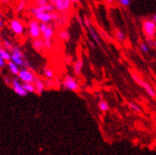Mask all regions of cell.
Listing matches in <instances>:
<instances>
[{
    "instance_id": "cell-22",
    "label": "cell",
    "mask_w": 156,
    "mask_h": 155,
    "mask_svg": "<svg viewBox=\"0 0 156 155\" xmlns=\"http://www.w3.org/2000/svg\"><path fill=\"white\" fill-rule=\"evenodd\" d=\"M114 35H115V39L119 42H124L126 40V34H125V33L121 30H116Z\"/></svg>"
},
{
    "instance_id": "cell-24",
    "label": "cell",
    "mask_w": 156,
    "mask_h": 155,
    "mask_svg": "<svg viewBox=\"0 0 156 155\" xmlns=\"http://www.w3.org/2000/svg\"><path fill=\"white\" fill-rule=\"evenodd\" d=\"M11 53L12 55H15L17 57H21V58H24V53L21 51V49L18 47V46H13V48L11 51Z\"/></svg>"
},
{
    "instance_id": "cell-21",
    "label": "cell",
    "mask_w": 156,
    "mask_h": 155,
    "mask_svg": "<svg viewBox=\"0 0 156 155\" xmlns=\"http://www.w3.org/2000/svg\"><path fill=\"white\" fill-rule=\"evenodd\" d=\"M58 37L62 41L67 42V41L69 40V38H71V34H69V33L68 32L67 30H61L60 32L58 33Z\"/></svg>"
},
{
    "instance_id": "cell-33",
    "label": "cell",
    "mask_w": 156,
    "mask_h": 155,
    "mask_svg": "<svg viewBox=\"0 0 156 155\" xmlns=\"http://www.w3.org/2000/svg\"><path fill=\"white\" fill-rule=\"evenodd\" d=\"M117 2H118L121 6L123 7H129L130 5V0H117Z\"/></svg>"
},
{
    "instance_id": "cell-17",
    "label": "cell",
    "mask_w": 156,
    "mask_h": 155,
    "mask_svg": "<svg viewBox=\"0 0 156 155\" xmlns=\"http://www.w3.org/2000/svg\"><path fill=\"white\" fill-rule=\"evenodd\" d=\"M7 66H8V69H9V71H10L12 74H14V75H18L19 72H20L19 66H17L15 63H13L12 61L7 62Z\"/></svg>"
},
{
    "instance_id": "cell-31",
    "label": "cell",
    "mask_w": 156,
    "mask_h": 155,
    "mask_svg": "<svg viewBox=\"0 0 156 155\" xmlns=\"http://www.w3.org/2000/svg\"><path fill=\"white\" fill-rule=\"evenodd\" d=\"M45 84H46V86H47V87H49L50 89L55 88V86H56V82L54 83L52 79H47V81H46Z\"/></svg>"
},
{
    "instance_id": "cell-27",
    "label": "cell",
    "mask_w": 156,
    "mask_h": 155,
    "mask_svg": "<svg viewBox=\"0 0 156 155\" xmlns=\"http://www.w3.org/2000/svg\"><path fill=\"white\" fill-rule=\"evenodd\" d=\"M98 107H99V110L101 111H103V112H106L108 111V108H110V106H108V104L104 101V100H100L99 103H98Z\"/></svg>"
},
{
    "instance_id": "cell-42",
    "label": "cell",
    "mask_w": 156,
    "mask_h": 155,
    "mask_svg": "<svg viewBox=\"0 0 156 155\" xmlns=\"http://www.w3.org/2000/svg\"><path fill=\"white\" fill-rule=\"evenodd\" d=\"M72 3H79L80 2V0H69Z\"/></svg>"
},
{
    "instance_id": "cell-36",
    "label": "cell",
    "mask_w": 156,
    "mask_h": 155,
    "mask_svg": "<svg viewBox=\"0 0 156 155\" xmlns=\"http://www.w3.org/2000/svg\"><path fill=\"white\" fill-rule=\"evenodd\" d=\"M4 82H5L6 85H8V86H11L12 80H11L8 76H4Z\"/></svg>"
},
{
    "instance_id": "cell-41",
    "label": "cell",
    "mask_w": 156,
    "mask_h": 155,
    "mask_svg": "<svg viewBox=\"0 0 156 155\" xmlns=\"http://www.w3.org/2000/svg\"><path fill=\"white\" fill-rule=\"evenodd\" d=\"M151 20L155 23V24H156V12L152 15V18H151Z\"/></svg>"
},
{
    "instance_id": "cell-8",
    "label": "cell",
    "mask_w": 156,
    "mask_h": 155,
    "mask_svg": "<svg viewBox=\"0 0 156 155\" xmlns=\"http://www.w3.org/2000/svg\"><path fill=\"white\" fill-rule=\"evenodd\" d=\"M30 12L33 15L37 14V13H41V12H55V7L51 2L47 5L44 6H34L30 8Z\"/></svg>"
},
{
    "instance_id": "cell-3",
    "label": "cell",
    "mask_w": 156,
    "mask_h": 155,
    "mask_svg": "<svg viewBox=\"0 0 156 155\" xmlns=\"http://www.w3.org/2000/svg\"><path fill=\"white\" fill-rule=\"evenodd\" d=\"M143 33L146 35L147 38H153L156 35V24L151 19H146L143 21L142 24Z\"/></svg>"
},
{
    "instance_id": "cell-43",
    "label": "cell",
    "mask_w": 156,
    "mask_h": 155,
    "mask_svg": "<svg viewBox=\"0 0 156 155\" xmlns=\"http://www.w3.org/2000/svg\"><path fill=\"white\" fill-rule=\"evenodd\" d=\"M3 27V21H2V19L0 20V28H2Z\"/></svg>"
},
{
    "instance_id": "cell-30",
    "label": "cell",
    "mask_w": 156,
    "mask_h": 155,
    "mask_svg": "<svg viewBox=\"0 0 156 155\" xmlns=\"http://www.w3.org/2000/svg\"><path fill=\"white\" fill-rule=\"evenodd\" d=\"M51 0H34V4L35 6H44L51 3Z\"/></svg>"
},
{
    "instance_id": "cell-9",
    "label": "cell",
    "mask_w": 156,
    "mask_h": 155,
    "mask_svg": "<svg viewBox=\"0 0 156 155\" xmlns=\"http://www.w3.org/2000/svg\"><path fill=\"white\" fill-rule=\"evenodd\" d=\"M55 7V11L59 13H66L68 11L71 10L72 2L69 0H57L56 2L52 3Z\"/></svg>"
},
{
    "instance_id": "cell-44",
    "label": "cell",
    "mask_w": 156,
    "mask_h": 155,
    "mask_svg": "<svg viewBox=\"0 0 156 155\" xmlns=\"http://www.w3.org/2000/svg\"><path fill=\"white\" fill-rule=\"evenodd\" d=\"M153 46H154V48H156V39L154 40V44H153Z\"/></svg>"
},
{
    "instance_id": "cell-1",
    "label": "cell",
    "mask_w": 156,
    "mask_h": 155,
    "mask_svg": "<svg viewBox=\"0 0 156 155\" xmlns=\"http://www.w3.org/2000/svg\"><path fill=\"white\" fill-rule=\"evenodd\" d=\"M42 37L45 42L46 50H51L52 46V37L54 34V29L50 24H45V23H40Z\"/></svg>"
},
{
    "instance_id": "cell-5",
    "label": "cell",
    "mask_w": 156,
    "mask_h": 155,
    "mask_svg": "<svg viewBox=\"0 0 156 155\" xmlns=\"http://www.w3.org/2000/svg\"><path fill=\"white\" fill-rule=\"evenodd\" d=\"M131 77H132V79L134 80L135 83H137L139 86H141L145 90V91L147 93V95H150L151 98H155L156 97V92H155V90L152 89V87L151 86L149 83L144 81L143 79H141L139 76H137L134 73H131Z\"/></svg>"
},
{
    "instance_id": "cell-13",
    "label": "cell",
    "mask_w": 156,
    "mask_h": 155,
    "mask_svg": "<svg viewBox=\"0 0 156 155\" xmlns=\"http://www.w3.org/2000/svg\"><path fill=\"white\" fill-rule=\"evenodd\" d=\"M33 48L37 52H42L46 49L45 42L43 40V38H38V39L34 40V42H33Z\"/></svg>"
},
{
    "instance_id": "cell-45",
    "label": "cell",
    "mask_w": 156,
    "mask_h": 155,
    "mask_svg": "<svg viewBox=\"0 0 156 155\" xmlns=\"http://www.w3.org/2000/svg\"><path fill=\"white\" fill-rule=\"evenodd\" d=\"M56 1H57V0H51V3H54V2H56Z\"/></svg>"
},
{
    "instance_id": "cell-20",
    "label": "cell",
    "mask_w": 156,
    "mask_h": 155,
    "mask_svg": "<svg viewBox=\"0 0 156 155\" xmlns=\"http://www.w3.org/2000/svg\"><path fill=\"white\" fill-rule=\"evenodd\" d=\"M0 58H3L7 62L11 61L12 60V53H11V51H7V50L3 49L1 47V48H0Z\"/></svg>"
},
{
    "instance_id": "cell-40",
    "label": "cell",
    "mask_w": 156,
    "mask_h": 155,
    "mask_svg": "<svg viewBox=\"0 0 156 155\" xmlns=\"http://www.w3.org/2000/svg\"><path fill=\"white\" fill-rule=\"evenodd\" d=\"M105 1H106L108 4H110V5H111V4H113V3L116 1V0H105Z\"/></svg>"
},
{
    "instance_id": "cell-32",
    "label": "cell",
    "mask_w": 156,
    "mask_h": 155,
    "mask_svg": "<svg viewBox=\"0 0 156 155\" xmlns=\"http://www.w3.org/2000/svg\"><path fill=\"white\" fill-rule=\"evenodd\" d=\"M84 24H85V27H86V29H88L89 27H90L91 26V23H90V18H89V16L87 14L86 15H84Z\"/></svg>"
},
{
    "instance_id": "cell-25",
    "label": "cell",
    "mask_w": 156,
    "mask_h": 155,
    "mask_svg": "<svg viewBox=\"0 0 156 155\" xmlns=\"http://www.w3.org/2000/svg\"><path fill=\"white\" fill-rule=\"evenodd\" d=\"M43 72H44V75H45V77L47 79H53L54 78V72H53V71L51 68L45 67Z\"/></svg>"
},
{
    "instance_id": "cell-10",
    "label": "cell",
    "mask_w": 156,
    "mask_h": 155,
    "mask_svg": "<svg viewBox=\"0 0 156 155\" xmlns=\"http://www.w3.org/2000/svg\"><path fill=\"white\" fill-rule=\"evenodd\" d=\"M12 88L14 90L15 93H16L17 95H19V96H21V97H25L28 94V92L26 91L24 87H23V83H21V81L19 80L18 77L12 79Z\"/></svg>"
},
{
    "instance_id": "cell-38",
    "label": "cell",
    "mask_w": 156,
    "mask_h": 155,
    "mask_svg": "<svg viewBox=\"0 0 156 155\" xmlns=\"http://www.w3.org/2000/svg\"><path fill=\"white\" fill-rule=\"evenodd\" d=\"M89 44H90V46L92 49L95 48V42L94 41H89Z\"/></svg>"
},
{
    "instance_id": "cell-37",
    "label": "cell",
    "mask_w": 156,
    "mask_h": 155,
    "mask_svg": "<svg viewBox=\"0 0 156 155\" xmlns=\"http://www.w3.org/2000/svg\"><path fill=\"white\" fill-rule=\"evenodd\" d=\"M6 60H4L3 58H0V67H1V68H4L7 64H6Z\"/></svg>"
},
{
    "instance_id": "cell-6",
    "label": "cell",
    "mask_w": 156,
    "mask_h": 155,
    "mask_svg": "<svg viewBox=\"0 0 156 155\" xmlns=\"http://www.w3.org/2000/svg\"><path fill=\"white\" fill-rule=\"evenodd\" d=\"M17 77L19 78V80L23 83H34L36 76L32 72V69H21Z\"/></svg>"
},
{
    "instance_id": "cell-39",
    "label": "cell",
    "mask_w": 156,
    "mask_h": 155,
    "mask_svg": "<svg viewBox=\"0 0 156 155\" xmlns=\"http://www.w3.org/2000/svg\"><path fill=\"white\" fill-rule=\"evenodd\" d=\"M0 2H1V4H8L11 2V0H0Z\"/></svg>"
},
{
    "instance_id": "cell-11",
    "label": "cell",
    "mask_w": 156,
    "mask_h": 155,
    "mask_svg": "<svg viewBox=\"0 0 156 155\" xmlns=\"http://www.w3.org/2000/svg\"><path fill=\"white\" fill-rule=\"evenodd\" d=\"M34 19L39 21L40 23H45V24H50L52 21V15L51 12H41V13H37L34 15Z\"/></svg>"
},
{
    "instance_id": "cell-14",
    "label": "cell",
    "mask_w": 156,
    "mask_h": 155,
    "mask_svg": "<svg viewBox=\"0 0 156 155\" xmlns=\"http://www.w3.org/2000/svg\"><path fill=\"white\" fill-rule=\"evenodd\" d=\"M83 66H84V62L82 59H77L73 63V72L76 75H80L82 73Z\"/></svg>"
},
{
    "instance_id": "cell-7",
    "label": "cell",
    "mask_w": 156,
    "mask_h": 155,
    "mask_svg": "<svg viewBox=\"0 0 156 155\" xmlns=\"http://www.w3.org/2000/svg\"><path fill=\"white\" fill-rule=\"evenodd\" d=\"M10 29L15 35H22L25 32V27L19 19H12L10 21Z\"/></svg>"
},
{
    "instance_id": "cell-16",
    "label": "cell",
    "mask_w": 156,
    "mask_h": 155,
    "mask_svg": "<svg viewBox=\"0 0 156 155\" xmlns=\"http://www.w3.org/2000/svg\"><path fill=\"white\" fill-rule=\"evenodd\" d=\"M55 23H56V26H58V27L66 26L69 23V15L67 14V12L66 13H60L59 19Z\"/></svg>"
},
{
    "instance_id": "cell-28",
    "label": "cell",
    "mask_w": 156,
    "mask_h": 155,
    "mask_svg": "<svg viewBox=\"0 0 156 155\" xmlns=\"http://www.w3.org/2000/svg\"><path fill=\"white\" fill-rule=\"evenodd\" d=\"M129 107H130V110H132V111H135V112H141V111H142V108L140 107L137 104L132 103V102H129Z\"/></svg>"
},
{
    "instance_id": "cell-19",
    "label": "cell",
    "mask_w": 156,
    "mask_h": 155,
    "mask_svg": "<svg viewBox=\"0 0 156 155\" xmlns=\"http://www.w3.org/2000/svg\"><path fill=\"white\" fill-rule=\"evenodd\" d=\"M2 48L7 51H12V50L13 48L12 42L10 39H8L7 37L2 36Z\"/></svg>"
},
{
    "instance_id": "cell-26",
    "label": "cell",
    "mask_w": 156,
    "mask_h": 155,
    "mask_svg": "<svg viewBox=\"0 0 156 155\" xmlns=\"http://www.w3.org/2000/svg\"><path fill=\"white\" fill-rule=\"evenodd\" d=\"M23 87L26 90L28 93H32V92H35V87L34 83H23Z\"/></svg>"
},
{
    "instance_id": "cell-15",
    "label": "cell",
    "mask_w": 156,
    "mask_h": 155,
    "mask_svg": "<svg viewBox=\"0 0 156 155\" xmlns=\"http://www.w3.org/2000/svg\"><path fill=\"white\" fill-rule=\"evenodd\" d=\"M88 32H89V33H90V37H91L92 41H94L98 46H100V45H101V41H100L99 35L97 34L96 30H95L94 29H93L92 26H90V27L88 28Z\"/></svg>"
},
{
    "instance_id": "cell-23",
    "label": "cell",
    "mask_w": 156,
    "mask_h": 155,
    "mask_svg": "<svg viewBox=\"0 0 156 155\" xmlns=\"http://www.w3.org/2000/svg\"><path fill=\"white\" fill-rule=\"evenodd\" d=\"M25 58H21V57H17V56H15V55H12V60L13 63H15L17 66L19 67H24V64H25Z\"/></svg>"
},
{
    "instance_id": "cell-34",
    "label": "cell",
    "mask_w": 156,
    "mask_h": 155,
    "mask_svg": "<svg viewBox=\"0 0 156 155\" xmlns=\"http://www.w3.org/2000/svg\"><path fill=\"white\" fill-rule=\"evenodd\" d=\"M76 20H77V22L80 24V26H81L82 29H85V28H86V27H85V24H84V18H82L79 14H77V15H76Z\"/></svg>"
},
{
    "instance_id": "cell-18",
    "label": "cell",
    "mask_w": 156,
    "mask_h": 155,
    "mask_svg": "<svg viewBox=\"0 0 156 155\" xmlns=\"http://www.w3.org/2000/svg\"><path fill=\"white\" fill-rule=\"evenodd\" d=\"M27 3L28 0H18L16 6H15V12H22L23 11H25L27 8Z\"/></svg>"
},
{
    "instance_id": "cell-2",
    "label": "cell",
    "mask_w": 156,
    "mask_h": 155,
    "mask_svg": "<svg viewBox=\"0 0 156 155\" xmlns=\"http://www.w3.org/2000/svg\"><path fill=\"white\" fill-rule=\"evenodd\" d=\"M28 33L30 38H33L34 40L40 38L42 35L41 28H40V22L37 21L36 19H32L29 22L28 25Z\"/></svg>"
},
{
    "instance_id": "cell-12",
    "label": "cell",
    "mask_w": 156,
    "mask_h": 155,
    "mask_svg": "<svg viewBox=\"0 0 156 155\" xmlns=\"http://www.w3.org/2000/svg\"><path fill=\"white\" fill-rule=\"evenodd\" d=\"M34 85L35 87V92L38 95H41L44 92V90L46 88V84L40 78H39V77H35Z\"/></svg>"
},
{
    "instance_id": "cell-4",
    "label": "cell",
    "mask_w": 156,
    "mask_h": 155,
    "mask_svg": "<svg viewBox=\"0 0 156 155\" xmlns=\"http://www.w3.org/2000/svg\"><path fill=\"white\" fill-rule=\"evenodd\" d=\"M62 86H63L65 90L71 91H77L80 89L79 84H78V82L72 75H66L64 77L63 81H62Z\"/></svg>"
},
{
    "instance_id": "cell-35",
    "label": "cell",
    "mask_w": 156,
    "mask_h": 155,
    "mask_svg": "<svg viewBox=\"0 0 156 155\" xmlns=\"http://www.w3.org/2000/svg\"><path fill=\"white\" fill-rule=\"evenodd\" d=\"M146 43L147 44V46H149L150 48H154V39H151V38H147L146 39Z\"/></svg>"
},
{
    "instance_id": "cell-29",
    "label": "cell",
    "mask_w": 156,
    "mask_h": 155,
    "mask_svg": "<svg viewBox=\"0 0 156 155\" xmlns=\"http://www.w3.org/2000/svg\"><path fill=\"white\" fill-rule=\"evenodd\" d=\"M150 47L147 46V44L146 43V42H141L140 43V50H141V51L142 52H144V53H147L150 51Z\"/></svg>"
}]
</instances>
